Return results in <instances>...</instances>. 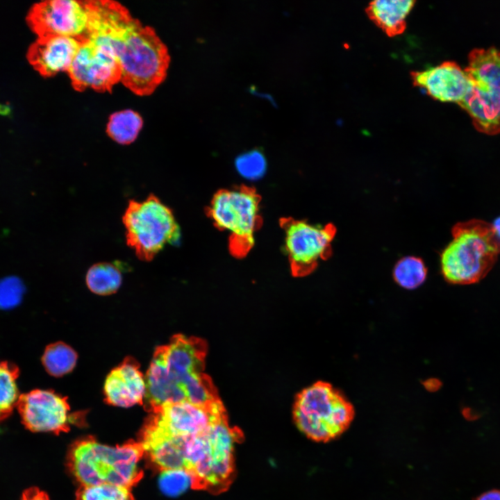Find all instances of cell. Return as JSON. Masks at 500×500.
<instances>
[{
	"label": "cell",
	"instance_id": "603a6c76",
	"mask_svg": "<svg viewBox=\"0 0 500 500\" xmlns=\"http://www.w3.org/2000/svg\"><path fill=\"white\" fill-rule=\"evenodd\" d=\"M426 267L423 260L415 256H406L400 259L395 265L393 277L401 287L408 290L418 288L425 281Z\"/></svg>",
	"mask_w": 500,
	"mask_h": 500
},
{
	"label": "cell",
	"instance_id": "7402d4cb",
	"mask_svg": "<svg viewBox=\"0 0 500 500\" xmlns=\"http://www.w3.org/2000/svg\"><path fill=\"white\" fill-rule=\"evenodd\" d=\"M19 374L15 365L0 362V422L8 417L17 406L20 394L16 380Z\"/></svg>",
	"mask_w": 500,
	"mask_h": 500
},
{
	"label": "cell",
	"instance_id": "d6986e66",
	"mask_svg": "<svg viewBox=\"0 0 500 500\" xmlns=\"http://www.w3.org/2000/svg\"><path fill=\"white\" fill-rule=\"evenodd\" d=\"M88 288L99 295H109L117 291L122 281V272L118 265L110 262H98L92 265L85 276Z\"/></svg>",
	"mask_w": 500,
	"mask_h": 500
},
{
	"label": "cell",
	"instance_id": "8992f818",
	"mask_svg": "<svg viewBox=\"0 0 500 500\" xmlns=\"http://www.w3.org/2000/svg\"><path fill=\"white\" fill-rule=\"evenodd\" d=\"M469 87L459 106L471 117L475 128L493 135L500 133V50L475 49L464 69Z\"/></svg>",
	"mask_w": 500,
	"mask_h": 500
},
{
	"label": "cell",
	"instance_id": "44dd1931",
	"mask_svg": "<svg viewBox=\"0 0 500 500\" xmlns=\"http://www.w3.org/2000/svg\"><path fill=\"white\" fill-rule=\"evenodd\" d=\"M78 355L69 345L62 342L48 345L42 358L46 371L60 377L71 372L76 366Z\"/></svg>",
	"mask_w": 500,
	"mask_h": 500
},
{
	"label": "cell",
	"instance_id": "277c9868",
	"mask_svg": "<svg viewBox=\"0 0 500 500\" xmlns=\"http://www.w3.org/2000/svg\"><path fill=\"white\" fill-rule=\"evenodd\" d=\"M144 454L140 442L111 447L88 438L72 445L68 464L82 485L111 483L131 488L142 476L140 462Z\"/></svg>",
	"mask_w": 500,
	"mask_h": 500
},
{
	"label": "cell",
	"instance_id": "4dcf8cb0",
	"mask_svg": "<svg viewBox=\"0 0 500 500\" xmlns=\"http://www.w3.org/2000/svg\"><path fill=\"white\" fill-rule=\"evenodd\" d=\"M441 382L437 379H432L428 381V389H432V390H436L440 388Z\"/></svg>",
	"mask_w": 500,
	"mask_h": 500
},
{
	"label": "cell",
	"instance_id": "e0dca14e",
	"mask_svg": "<svg viewBox=\"0 0 500 500\" xmlns=\"http://www.w3.org/2000/svg\"><path fill=\"white\" fill-rule=\"evenodd\" d=\"M211 445V474L207 489L221 490L231 478L234 444L239 433L230 427L224 417L213 422L205 431Z\"/></svg>",
	"mask_w": 500,
	"mask_h": 500
},
{
	"label": "cell",
	"instance_id": "5b68a950",
	"mask_svg": "<svg viewBox=\"0 0 500 500\" xmlns=\"http://www.w3.org/2000/svg\"><path fill=\"white\" fill-rule=\"evenodd\" d=\"M294 420L298 428L317 442H328L343 434L351 424L355 410L331 384L317 381L297 397Z\"/></svg>",
	"mask_w": 500,
	"mask_h": 500
},
{
	"label": "cell",
	"instance_id": "9c48e42d",
	"mask_svg": "<svg viewBox=\"0 0 500 500\" xmlns=\"http://www.w3.org/2000/svg\"><path fill=\"white\" fill-rule=\"evenodd\" d=\"M67 73L73 88L78 92L88 88L99 92H111L122 78L119 58L113 47L101 36L81 42Z\"/></svg>",
	"mask_w": 500,
	"mask_h": 500
},
{
	"label": "cell",
	"instance_id": "ac0fdd59",
	"mask_svg": "<svg viewBox=\"0 0 500 500\" xmlns=\"http://www.w3.org/2000/svg\"><path fill=\"white\" fill-rule=\"evenodd\" d=\"M415 3L412 0L374 1L367 7L366 13L387 35L394 37L404 32L406 17Z\"/></svg>",
	"mask_w": 500,
	"mask_h": 500
},
{
	"label": "cell",
	"instance_id": "4fadbf2b",
	"mask_svg": "<svg viewBox=\"0 0 500 500\" xmlns=\"http://www.w3.org/2000/svg\"><path fill=\"white\" fill-rule=\"evenodd\" d=\"M17 409L22 422L33 432L59 433L69 429L72 422L67 398L51 390H34L20 394Z\"/></svg>",
	"mask_w": 500,
	"mask_h": 500
},
{
	"label": "cell",
	"instance_id": "f1b7e54d",
	"mask_svg": "<svg viewBox=\"0 0 500 500\" xmlns=\"http://www.w3.org/2000/svg\"><path fill=\"white\" fill-rule=\"evenodd\" d=\"M474 500H500V490L493 489L485 492Z\"/></svg>",
	"mask_w": 500,
	"mask_h": 500
},
{
	"label": "cell",
	"instance_id": "8fae6325",
	"mask_svg": "<svg viewBox=\"0 0 500 500\" xmlns=\"http://www.w3.org/2000/svg\"><path fill=\"white\" fill-rule=\"evenodd\" d=\"M91 1L49 0L32 6L27 23L38 38L59 35L82 42L89 33Z\"/></svg>",
	"mask_w": 500,
	"mask_h": 500
},
{
	"label": "cell",
	"instance_id": "6da1fadb",
	"mask_svg": "<svg viewBox=\"0 0 500 500\" xmlns=\"http://www.w3.org/2000/svg\"><path fill=\"white\" fill-rule=\"evenodd\" d=\"M122 69L121 82L139 96L152 94L165 80L170 62L166 45L149 26L132 17L103 35Z\"/></svg>",
	"mask_w": 500,
	"mask_h": 500
},
{
	"label": "cell",
	"instance_id": "d4e9b609",
	"mask_svg": "<svg viewBox=\"0 0 500 500\" xmlns=\"http://www.w3.org/2000/svg\"><path fill=\"white\" fill-rule=\"evenodd\" d=\"M159 485L166 495L176 497L188 490L195 488V479L187 469H169L161 470Z\"/></svg>",
	"mask_w": 500,
	"mask_h": 500
},
{
	"label": "cell",
	"instance_id": "ffe728a7",
	"mask_svg": "<svg viewBox=\"0 0 500 500\" xmlns=\"http://www.w3.org/2000/svg\"><path fill=\"white\" fill-rule=\"evenodd\" d=\"M143 125L141 116L132 110L112 114L106 126L108 136L120 144H130L137 138Z\"/></svg>",
	"mask_w": 500,
	"mask_h": 500
},
{
	"label": "cell",
	"instance_id": "2e32d148",
	"mask_svg": "<svg viewBox=\"0 0 500 500\" xmlns=\"http://www.w3.org/2000/svg\"><path fill=\"white\" fill-rule=\"evenodd\" d=\"M81 42L75 38L51 35L38 38L28 48L27 58L42 76L68 71Z\"/></svg>",
	"mask_w": 500,
	"mask_h": 500
},
{
	"label": "cell",
	"instance_id": "30bf717a",
	"mask_svg": "<svg viewBox=\"0 0 500 500\" xmlns=\"http://www.w3.org/2000/svg\"><path fill=\"white\" fill-rule=\"evenodd\" d=\"M280 224L284 231L285 249L294 276L310 274L320 260L331 256V243L337 231L333 224L314 225L288 217L281 219Z\"/></svg>",
	"mask_w": 500,
	"mask_h": 500
},
{
	"label": "cell",
	"instance_id": "ba28073f",
	"mask_svg": "<svg viewBox=\"0 0 500 500\" xmlns=\"http://www.w3.org/2000/svg\"><path fill=\"white\" fill-rule=\"evenodd\" d=\"M260 203L256 190L244 185L220 190L211 200L208 214L217 228L229 234L228 249L235 257L245 256L254 245L262 223Z\"/></svg>",
	"mask_w": 500,
	"mask_h": 500
},
{
	"label": "cell",
	"instance_id": "7a4b0ae2",
	"mask_svg": "<svg viewBox=\"0 0 500 500\" xmlns=\"http://www.w3.org/2000/svg\"><path fill=\"white\" fill-rule=\"evenodd\" d=\"M205 356L203 341L181 334L156 347L145 374V410L149 412L167 402L187 401L190 389L203 374Z\"/></svg>",
	"mask_w": 500,
	"mask_h": 500
},
{
	"label": "cell",
	"instance_id": "4316f807",
	"mask_svg": "<svg viewBox=\"0 0 500 500\" xmlns=\"http://www.w3.org/2000/svg\"><path fill=\"white\" fill-rule=\"evenodd\" d=\"M24 288L16 278L0 281V308H8L17 305L21 300Z\"/></svg>",
	"mask_w": 500,
	"mask_h": 500
},
{
	"label": "cell",
	"instance_id": "52a82bcc",
	"mask_svg": "<svg viewBox=\"0 0 500 500\" xmlns=\"http://www.w3.org/2000/svg\"><path fill=\"white\" fill-rule=\"evenodd\" d=\"M126 244L142 261H151L166 244L178 241L180 228L172 209L155 194L131 199L122 215Z\"/></svg>",
	"mask_w": 500,
	"mask_h": 500
},
{
	"label": "cell",
	"instance_id": "9a60e30c",
	"mask_svg": "<svg viewBox=\"0 0 500 500\" xmlns=\"http://www.w3.org/2000/svg\"><path fill=\"white\" fill-rule=\"evenodd\" d=\"M145 392V376L138 361L131 356L111 370L103 387L106 402L123 408L143 405Z\"/></svg>",
	"mask_w": 500,
	"mask_h": 500
},
{
	"label": "cell",
	"instance_id": "1f68e13d",
	"mask_svg": "<svg viewBox=\"0 0 500 500\" xmlns=\"http://www.w3.org/2000/svg\"><path fill=\"white\" fill-rule=\"evenodd\" d=\"M492 225L497 235L500 238V216L494 219Z\"/></svg>",
	"mask_w": 500,
	"mask_h": 500
},
{
	"label": "cell",
	"instance_id": "484cf974",
	"mask_svg": "<svg viewBox=\"0 0 500 500\" xmlns=\"http://www.w3.org/2000/svg\"><path fill=\"white\" fill-rule=\"evenodd\" d=\"M235 165L245 178H256L265 172L266 160L260 151L253 149L240 155L235 160Z\"/></svg>",
	"mask_w": 500,
	"mask_h": 500
},
{
	"label": "cell",
	"instance_id": "5bb4252c",
	"mask_svg": "<svg viewBox=\"0 0 500 500\" xmlns=\"http://www.w3.org/2000/svg\"><path fill=\"white\" fill-rule=\"evenodd\" d=\"M415 86L426 90L433 99L460 104L469 87V78L456 62L445 61L422 71L412 72Z\"/></svg>",
	"mask_w": 500,
	"mask_h": 500
},
{
	"label": "cell",
	"instance_id": "7c38bea8",
	"mask_svg": "<svg viewBox=\"0 0 500 500\" xmlns=\"http://www.w3.org/2000/svg\"><path fill=\"white\" fill-rule=\"evenodd\" d=\"M149 412L145 424L167 434L179 436L201 434L213 422L225 417L219 399L208 407L188 401L167 402Z\"/></svg>",
	"mask_w": 500,
	"mask_h": 500
},
{
	"label": "cell",
	"instance_id": "3957f363",
	"mask_svg": "<svg viewBox=\"0 0 500 500\" xmlns=\"http://www.w3.org/2000/svg\"><path fill=\"white\" fill-rule=\"evenodd\" d=\"M451 233L452 240L440 255L444 279L459 285L479 282L497 260L500 238L492 224L476 219L456 224Z\"/></svg>",
	"mask_w": 500,
	"mask_h": 500
},
{
	"label": "cell",
	"instance_id": "83f0119b",
	"mask_svg": "<svg viewBox=\"0 0 500 500\" xmlns=\"http://www.w3.org/2000/svg\"><path fill=\"white\" fill-rule=\"evenodd\" d=\"M21 500H49V499L43 491L36 488H31L23 492Z\"/></svg>",
	"mask_w": 500,
	"mask_h": 500
},
{
	"label": "cell",
	"instance_id": "cb8c5ba5",
	"mask_svg": "<svg viewBox=\"0 0 500 500\" xmlns=\"http://www.w3.org/2000/svg\"><path fill=\"white\" fill-rule=\"evenodd\" d=\"M76 500H134L130 488L111 483L81 485Z\"/></svg>",
	"mask_w": 500,
	"mask_h": 500
},
{
	"label": "cell",
	"instance_id": "f546056e",
	"mask_svg": "<svg viewBox=\"0 0 500 500\" xmlns=\"http://www.w3.org/2000/svg\"><path fill=\"white\" fill-rule=\"evenodd\" d=\"M463 417L468 421H475L481 417V414L469 407H465L462 410Z\"/></svg>",
	"mask_w": 500,
	"mask_h": 500
}]
</instances>
